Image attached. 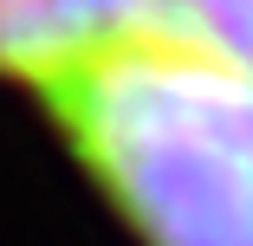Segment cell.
<instances>
[{
    "label": "cell",
    "mask_w": 253,
    "mask_h": 246,
    "mask_svg": "<svg viewBox=\"0 0 253 246\" xmlns=\"http://www.w3.org/2000/svg\"><path fill=\"white\" fill-rule=\"evenodd\" d=\"M33 97L143 246H253V65L124 45Z\"/></svg>",
    "instance_id": "6da1fadb"
},
{
    "label": "cell",
    "mask_w": 253,
    "mask_h": 246,
    "mask_svg": "<svg viewBox=\"0 0 253 246\" xmlns=\"http://www.w3.org/2000/svg\"><path fill=\"white\" fill-rule=\"evenodd\" d=\"M124 45H208L253 65V0H0V78L33 91Z\"/></svg>",
    "instance_id": "7a4b0ae2"
}]
</instances>
